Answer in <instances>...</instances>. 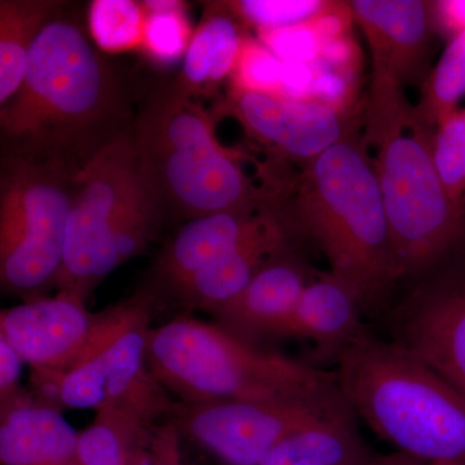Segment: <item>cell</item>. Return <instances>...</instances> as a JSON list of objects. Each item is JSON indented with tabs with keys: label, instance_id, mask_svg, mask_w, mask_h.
Returning a JSON list of instances; mask_svg holds the SVG:
<instances>
[{
	"label": "cell",
	"instance_id": "cell-1",
	"mask_svg": "<svg viewBox=\"0 0 465 465\" xmlns=\"http://www.w3.org/2000/svg\"><path fill=\"white\" fill-rule=\"evenodd\" d=\"M133 124L118 76L64 12L36 39L23 84L0 106L3 157L76 174Z\"/></svg>",
	"mask_w": 465,
	"mask_h": 465
},
{
	"label": "cell",
	"instance_id": "cell-2",
	"mask_svg": "<svg viewBox=\"0 0 465 465\" xmlns=\"http://www.w3.org/2000/svg\"><path fill=\"white\" fill-rule=\"evenodd\" d=\"M434 131L402 85L372 76L362 143L402 278L427 273L465 237V216L450 202L434 162Z\"/></svg>",
	"mask_w": 465,
	"mask_h": 465
},
{
	"label": "cell",
	"instance_id": "cell-3",
	"mask_svg": "<svg viewBox=\"0 0 465 465\" xmlns=\"http://www.w3.org/2000/svg\"><path fill=\"white\" fill-rule=\"evenodd\" d=\"M292 231L304 232L329 260L330 272L351 284L363 308L402 278L381 186L362 142L347 134L308 162L292 185Z\"/></svg>",
	"mask_w": 465,
	"mask_h": 465
},
{
	"label": "cell",
	"instance_id": "cell-4",
	"mask_svg": "<svg viewBox=\"0 0 465 465\" xmlns=\"http://www.w3.org/2000/svg\"><path fill=\"white\" fill-rule=\"evenodd\" d=\"M140 173L162 219L273 204L216 136L215 118L176 84L157 88L131 127Z\"/></svg>",
	"mask_w": 465,
	"mask_h": 465
},
{
	"label": "cell",
	"instance_id": "cell-5",
	"mask_svg": "<svg viewBox=\"0 0 465 465\" xmlns=\"http://www.w3.org/2000/svg\"><path fill=\"white\" fill-rule=\"evenodd\" d=\"M336 361L342 397L376 436L428 464L465 465V397L442 376L369 332Z\"/></svg>",
	"mask_w": 465,
	"mask_h": 465
},
{
	"label": "cell",
	"instance_id": "cell-6",
	"mask_svg": "<svg viewBox=\"0 0 465 465\" xmlns=\"http://www.w3.org/2000/svg\"><path fill=\"white\" fill-rule=\"evenodd\" d=\"M148 363L164 390L186 405L290 402L341 391L335 371L262 351L224 327L189 317L150 330Z\"/></svg>",
	"mask_w": 465,
	"mask_h": 465
},
{
	"label": "cell",
	"instance_id": "cell-7",
	"mask_svg": "<svg viewBox=\"0 0 465 465\" xmlns=\"http://www.w3.org/2000/svg\"><path fill=\"white\" fill-rule=\"evenodd\" d=\"M149 302L134 296L99 314L84 353L63 376L61 407L116 412L150 427L176 412L148 363Z\"/></svg>",
	"mask_w": 465,
	"mask_h": 465
},
{
	"label": "cell",
	"instance_id": "cell-8",
	"mask_svg": "<svg viewBox=\"0 0 465 465\" xmlns=\"http://www.w3.org/2000/svg\"><path fill=\"white\" fill-rule=\"evenodd\" d=\"M74 176L63 167L2 157L0 281L7 292L34 295L56 283Z\"/></svg>",
	"mask_w": 465,
	"mask_h": 465
},
{
	"label": "cell",
	"instance_id": "cell-9",
	"mask_svg": "<svg viewBox=\"0 0 465 465\" xmlns=\"http://www.w3.org/2000/svg\"><path fill=\"white\" fill-rule=\"evenodd\" d=\"M150 201L128 130L74 176L63 268L54 283L58 292L72 293L85 302L101 253L124 223Z\"/></svg>",
	"mask_w": 465,
	"mask_h": 465
},
{
	"label": "cell",
	"instance_id": "cell-10",
	"mask_svg": "<svg viewBox=\"0 0 465 465\" xmlns=\"http://www.w3.org/2000/svg\"><path fill=\"white\" fill-rule=\"evenodd\" d=\"M344 401L341 391L290 402H223L177 406L180 432L226 465H262L275 446Z\"/></svg>",
	"mask_w": 465,
	"mask_h": 465
},
{
	"label": "cell",
	"instance_id": "cell-11",
	"mask_svg": "<svg viewBox=\"0 0 465 465\" xmlns=\"http://www.w3.org/2000/svg\"><path fill=\"white\" fill-rule=\"evenodd\" d=\"M391 341L465 397V269L419 283L394 313Z\"/></svg>",
	"mask_w": 465,
	"mask_h": 465
},
{
	"label": "cell",
	"instance_id": "cell-12",
	"mask_svg": "<svg viewBox=\"0 0 465 465\" xmlns=\"http://www.w3.org/2000/svg\"><path fill=\"white\" fill-rule=\"evenodd\" d=\"M213 118H232L251 139L305 164L347 136L342 112L313 100L229 90Z\"/></svg>",
	"mask_w": 465,
	"mask_h": 465
},
{
	"label": "cell",
	"instance_id": "cell-13",
	"mask_svg": "<svg viewBox=\"0 0 465 465\" xmlns=\"http://www.w3.org/2000/svg\"><path fill=\"white\" fill-rule=\"evenodd\" d=\"M99 314L88 313L85 302L72 293L29 299L3 309L0 336L33 370L65 374L90 342Z\"/></svg>",
	"mask_w": 465,
	"mask_h": 465
},
{
	"label": "cell",
	"instance_id": "cell-14",
	"mask_svg": "<svg viewBox=\"0 0 465 465\" xmlns=\"http://www.w3.org/2000/svg\"><path fill=\"white\" fill-rule=\"evenodd\" d=\"M351 7L369 43L372 76L402 87L409 84L423 64L434 29L430 2L354 0Z\"/></svg>",
	"mask_w": 465,
	"mask_h": 465
},
{
	"label": "cell",
	"instance_id": "cell-15",
	"mask_svg": "<svg viewBox=\"0 0 465 465\" xmlns=\"http://www.w3.org/2000/svg\"><path fill=\"white\" fill-rule=\"evenodd\" d=\"M313 274L292 249L287 250L265 265L240 295L213 314L219 326L250 344L264 338H282Z\"/></svg>",
	"mask_w": 465,
	"mask_h": 465
},
{
	"label": "cell",
	"instance_id": "cell-16",
	"mask_svg": "<svg viewBox=\"0 0 465 465\" xmlns=\"http://www.w3.org/2000/svg\"><path fill=\"white\" fill-rule=\"evenodd\" d=\"M278 213L273 204H262L186 222L155 262L158 282L173 293L203 266L264 228Z\"/></svg>",
	"mask_w": 465,
	"mask_h": 465
},
{
	"label": "cell",
	"instance_id": "cell-17",
	"mask_svg": "<svg viewBox=\"0 0 465 465\" xmlns=\"http://www.w3.org/2000/svg\"><path fill=\"white\" fill-rule=\"evenodd\" d=\"M292 232L278 213L264 228L189 277L173 295L191 309L213 313L240 295L265 265L291 249Z\"/></svg>",
	"mask_w": 465,
	"mask_h": 465
},
{
	"label": "cell",
	"instance_id": "cell-18",
	"mask_svg": "<svg viewBox=\"0 0 465 465\" xmlns=\"http://www.w3.org/2000/svg\"><path fill=\"white\" fill-rule=\"evenodd\" d=\"M0 464L78 465L79 433L56 407L27 393L2 407Z\"/></svg>",
	"mask_w": 465,
	"mask_h": 465
},
{
	"label": "cell",
	"instance_id": "cell-19",
	"mask_svg": "<svg viewBox=\"0 0 465 465\" xmlns=\"http://www.w3.org/2000/svg\"><path fill=\"white\" fill-rule=\"evenodd\" d=\"M360 295L342 278L314 273L291 316L282 338L313 341L321 351L339 354L367 333Z\"/></svg>",
	"mask_w": 465,
	"mask_h": 465
},
{
	"label": "cell",
	"instance_id": "cell-20",
	"mask_svg": "<svg viewBox=\"0 0 465 465\" xmlns=\"http://www.w3.org/2000/svg\"><path fill=\"white\" fill-rule=\"evenodd\" d=\"M357 419L344 399L275 446L262 465H366L376 452L358 430Z\"/></svg>",
	"mask_w": 465,
	"mask_h": 465
},
{
	"label": "cell",
	"instance_id": "cell-21",
	"mask_svg": "<svg viewBox=\"0 0 465 465\" xmlns=\"http://www.w3.org/2000/svg\"><path fill=\"white\" fill-rule=\"evenodd\" d=\"M238 24L224 3H213L208 7L201 25L193 33L182 73L174 82L180 91L200 96L231 78L244 36Z\"/></svg>",
	"mask_w": 465,
	"mask_h": 465
},
{
	"label": "cell",
	"instance_id": "cell-22",
	"mask_svg": "<svg viewBox=\"0 0 465 465\" xmlns=\"http://www.w3.org/2000/svg\"><path fill=\"white\" fill-rule=\"evenodd\" d=\"M65 7L66 3L57 0L0 2V106L8 103L23 84L36 39Z\"/></svg>",
	"mask_w": 465,
	"mask_h": 465
},
{
	"label": "cell",
	"instance_id": "cell-23",
	"mask_svg": "<svg viewBox=\"0 0 465 465\" xmlns=\"http://www.w3.org/2000/svg\"><path fill=\"white\" fill-rule=\"evenodd\" d=\"M88 32L101 51L119 54L143 47L146 9L133 0H94L88 9Z\"/></svg>",
	"mask_w": 465,
	"mask_h": 465
},
{
	"label": "cell",
	"instance_id": "cell-24",
	"mask_svg": "<svg viewBox=\"0 0 465 465\" xmlns=\"http://www.w3.org/2000/svg\"><path fill=\"white\" fill-rule=\"evenodd\" d=\"M465 96V32L450 39L425 82L418 110L433 128L457 112Z\"/></svg>",
	"mask_w": 465,
	"mask_h": 465
},
{
	"label": "cell",
	"instance_id": "cell-25",
	"mask_svg": "<svg viewBox=\"0 0 465 465\" xmlns=\"http://www.w3.org/2000/svg\"><path fill=\"white\" fill-rule=\"evenodd\" d=\"M143 5L146 9L143 48L149 57L162 64L183 58L193 36L183 3L152 0Z\"/></svg>",
	"mask_w": 465,
	"mask_h": 465
},
{
	"label": "cell",
	"instance_id": "cell-26",
	"mask_svg": "<svg viewBox=\"0 0 465 465\" xmlns=\"http://www.w3.org/2000/svg\"><path fill=\"white\" fill-rule=\"evenodd\" d=\"M433 153L446 194L465 216V109L457 110L437 125Z\"/></svg>",
	"mask_w": 465,
	"mask_h": 465
},
{
	"label": "cell",
	"instance_id": "cell-27",
	"mask_svg": "<svg viewBox=\"0 0 465 465\" xmlns=\"http://www.w3.org/2000/svg\"><path fill=\"white\" fill-rule=\"evenodd\" d=\"M284 63L252 36H243L231 74V88L281 96Z\"/></svg>",
	"mask_w": 465,
	"mask_h": 465
},
{
	"label": "cell",
	"instance_id": "cell-28",
	"mask_svg": "<svg viewBox=\"0 0 465 465\" xmlns=\"http://www.w3.org/2000/svg\"><path fill=\"white\" fill-rule=\"evenodd\" d=\"M223 3L240 23L255 27L259 33L305 23L320 11L324 0H240Z\"/></svg>",
	"mask_w": 465,
	"mask_h": 465
},
{
	"label": "cell",
	"instance_id": "cell-29",
	"mask_svg": "<svg viewBox=\"0 0 465 465\" xmlns=\"http://www.w3.org/2000/svg\"><path fill=\"white\" fill-rule=\"evenodd\" d=\"M258 38L284 63L317 64L322 39L309 24H296L280 29L259 32Z\"/></svg>",
	"mask_w": 465,
	"mask_h": 465
},
{
	"label": "cell",
	"instance_id": "cell-30",
	"mask_svg": "<svg viewBox=\"0 0 465 465\" xmlns=\"http://www.w3.org/2000/svg\"><path fill=\"white\" fill-rule=\"evenodd\" d=\"M353 76L324 69L314 64V78L311 100L318 101L333 109H347L354 96Z\"/></svg>",
	"mask_w": 465,
	"mask_h": 465
},
{
	"label": "cell",
	"instance_id": "cell-31",
	"mask_svg": "<svg viewBox=\"0 0 465 465\" xmlns=\"http://www.w3.org/2000/svg\"><path fill=\"white\" fill-rule=\"evenodd\" d=\"M360 54L351 34L324 43L316 65L353 76L360 69Z\"/></svg>",
	"mask_w": 465,
	"mask_h": 465
},
{
	"label": "cell",
	"instance_id": "cell-32",
	"mask_svg": "<svg viewBox=\"0 0 465 465\" xmlns=\"http://www.w3.org/2000/svg\"><path fill=\"white\" fill-rule=\"evenodd\" d=\"M180 436L176 421L153 428L149 440L153 465H183Z\"/></svg>",
	"mask_w": 465,
	"mask_h": 465
},
{
	"label": "cell",
	"instance_id": "cell-33",
	"mask_svg": "<svg viewBox=\"0 0 465 465\" xmlns=\"http://www.w3.org/2000/svg\"><path fill=\"white\" fill-rule=\"evenodd\" d=\"M24 361L11 344L0 336V403L2 407L25 394L21 391V365Z\"/></svg>",
	"mask_w": 465,
	"mask_h": 465
},
{
	"label": "cell",
	"instance_id": "cell-34",
	"mask_svg": "<svg viewBox=\"0 0 465 465\" xmlns=\"http://www.w3.org/2000/svg\"><path fill=\"white\" fill-rule=\"evenodd\" d=\"M432 5L433 27L449 39L465 32V0H439Z\"/></svg>",
	"mask_w": 465,
	"mask_h": 465
},
{
	"label": "cell",
	"instance_id": "cell-35",
	"mask_svg": "<svg viewBox=\"0 0 465 465\" xmlns=\"http://www.w3.org/2000/svg\"><path fill=\"white\" fill-rule=\"evenodd\" d=\"M423 460H419L414 457L403 454V452L394 451L391 454H376L370 463L366 465H427Z\"/></svg>",
	"mask_w": 465,
	"mask_h": 465
},
{
	"label": "cell",
	"instance_id": "cell-36",
	"mask_svg": "<svg viewBox=\"0 0 465 465\" xmlns=\"http://www.w3.org/2000/svg\"><path fill=\"white\" fill-rule=\"evenodd\" d=\"M150 434H152V432L134 448L133 454H131L130 459H128L127 465H153L152 455H150L149 450Z\"/></svg>",
	"mask_w": 465,
	"mask_h": 465
},
{
	"label": "cell",
	"instance_id": "cell-37",
	"mask_svg": "<svg viewBox=\"0 0 465 465\" xmlns=\"http://www.w3.org/2000/svg\"><path fill=\"white\" fill-rule=\"evenodd\" d=\"M427 465H464V464H455V463H430Z\"/></svg>",
	"mask_w": 465,
	"mask_h": 465
}]
</instances>
